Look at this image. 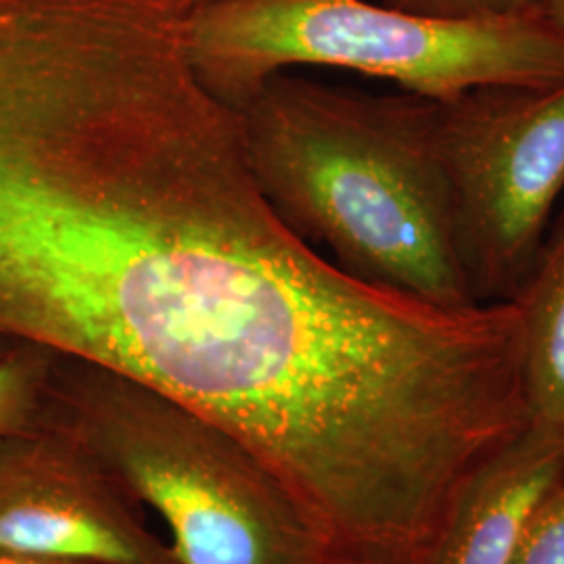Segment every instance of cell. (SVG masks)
<instances>
[{
	"label": "cell",
	"instance_id": "6da1fadb",
	"mask_svg": "<svg viewBox=\"0 0 564 564\" xmlns=\"http://www.w3.org/2000/svg\"><path fill=\"white\" fill-rule=\"evenodd\" d=\"M186 15L0 0V341L162 393L323 508L408 423L426 307L284 226Z\"/></svg>",
	"mask_w": 564,
	"mask_h": 564
},
{
	"label": "cell",
	"instance_id": "7a4b0ae2",
	"mask_svg": "<svg viewBox=\"0 0 564 564\" xmlns=\"http://www.w3.org/2000/svg\"><path fill=\"white\" fill-rule=\"evenodd\" d=\"M247 162L284 226L347 274L447 307L458 262L437 101L284 69L239 109Z\"/></svg>",
	"mask_w": 564,
	"mask_h": 564
},
{
	"label": "cell",
	"instance_id": "3957f363",
	"mask_svg": "<svg viewBox=\"0 0 564 564\" xmlns=\"http://www.w3.org/2000/svg\"><path fill=\"white\" fill-rule=\"evenodd\" d=\"M184 30L197 76L237 111L270 76L300 67L393 82L435 101L564 82V34L544 9L444 20L370 0H207L188 9Z\"/></svg>",
	"mask_w": 564,
	"mask_h": 564
},
{
	"label": "cell",
	"instance_id": "277c9868",
	"mask_svg": "<svg viewBox=\"0 0 564 564\" xmlns=\"http://www.w3.org/2000/svg\"><path fill=\"white\" fill-rule=\"evenodd\" d=\"M65 364L53 383L61 431L162 517L174 564H333L302 506L237 437L144 384Z\"/></svg>",
	"mask_w": 564,
	"mask_h": 564
},
{
	"label": "cell",
	"instance_id": "5b68a950",
	"mask_svg": "<svg viewBox=\"0 0 564 564\" xmlns=\"http://www.w3.org/2000/svg\"><path fill=\"white\" fill-rule=\"evenodd\" d=\"M437 142L470 293L479 303L512 300L564 191V82L437 101Z\"/></svg>",
	"mask_w": 564,
	"mask_h": 564
},
{
	"label": "cell",
	"instance_id": "8992f818",
	"mask_svg": "<svg viewBox=\"0 0 564 564\" xmlns=\"http://www.w3.org/2000/svg\"><path fill=\"white\" fill-rule=\"evenodd\" d=\"M0 550L78 564H174L59 426L0 447Z\"/></svg>",
	"mask_w": 564,
	"mask_h": 564
},
{
	"label": "cell",
	"instance_id": "52a82bcc",
	"mask_svg": "<svg viewBox=\"0 0 564 564\" xmlns=\"http://www.w3.org/2000/svg\"><path fill=\"white\" fill-rule=\"evenodd\" d=\"M563 477V440L529 426L470 485L431 564H508L531 512Z\"/></svg>",
	"mask_w": 564,
	"mask_h": 564
},
{
	"label": "cell",
	"instance_id": "ba28073f",
	"mask_svg": "<svg viewBox=\"0 0 564 564\" xmlns=\"http://www.w3.org/2000/svg\"><path fill=\"white\" fill-rule=\"evenodd\" d=\"M512 300L523 312L529 426L564 442V214Z\"/></svg>",
	"mask_w": 564,
	"mask_h": 564
},
{
	"label": "cell",
	"instance_id": "9c48e42d",
	"mask_svg": "<svg viewBox=\"0 0 564 564\" xmlns=\"http://www.w3.org/2000/svg\"><path fill=\"white\" fill-rule=\"evenodd\" d=\"M51 354L18 345L0 349V447L42 431V416L53 398Z\"/></svg>",
	"mask_w": 564,
	"mask_h": 564
},
{
	"label": "cell",
	"instance_id": "30bf717a",
	"mask_svg": "<svg viewBox=\"0 0 564 564\" xmlns=\"http://www.w3.org/2000/svg\"><path fill=\"white\" fill-rule=\"evenodd\" d=\"M508 564H564V477L531 512Z\"/></svg>",
	"mask_w": 564,
	"mask_h": 564
},
{
	"label": "cell",
	"instance_id": "8fae6325",
	"mask_svg": "<svg viewBox=\"0 0 564 564\" xmlns=\"http://www.w3.org/2000/svg\"><path fill=\"white\" fill-rule=\"evenodd\" d=\"M387 7L444 20H481L542 9V0H377Z\"/></svg>",
	"mask_w": 564,
	"mask_h": 564
},
{
	"label": "cell",
	"instance_id": "7c38bea8",
	"mask_svg": "<svg viewBox=\"0 0 564 564\" xmlns=\"http://www.w3.org/2000/svg\"><path fill=\"white\" fill-rule=\"evenodd\" d=\"M0 564H78V563H65V561H51V558H41V556H30V554H20V552H4V550H0Z\"/></svg>",
	"mask_w": 564,
	"mask_h": 564
},
{
	"label": "cell",
	"instance_id": "4fadbf2b",
	"mask_svg": "<svg viewBox=\"0 0 564 564\" xmlns=\"http://www.w3.org/2000/svg\"><path fill=\"white\" fill-rule=\"evenodd\" d=\"M542 9L550 21L564 34V0H542Z\"/></svg>",
	"mask_w": 564,
	"mask_h": 564
},
{
	"label": "cell",
	"instance_id": "5bb4252c",
	"mask_svg": "<svg viewBox=\"0 0 564 564\" xmlns=\"http://www.w3.org/2000/svg\"><path fill=\"white\" fill-rule=\"evenodd\" d=\"M186 4H188V9H193V7H199L203 2H207V0H184Z\"/></svg>",
	"mask_w": 564,
	"mask_h": 564
}]
</instances>
